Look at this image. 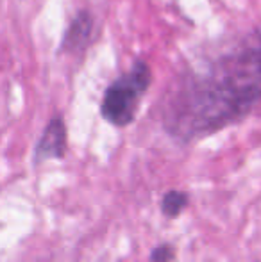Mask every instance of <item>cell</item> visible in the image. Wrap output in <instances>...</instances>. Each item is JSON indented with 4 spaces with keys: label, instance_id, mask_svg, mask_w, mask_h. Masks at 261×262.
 <instances>
[{
    "label": "cell",
    "instance_id": "cell-1",
    "mask_svg": "<svg viewBox=\"0 0 261 262\" xmlns=\"http://www.w3.org/2000/svg\"><path fill=\"white\" fill-rule=\"evenodd\" d=\"M261 98V31L204 72L186 75L168 95L165 127L181 139L216 130Z\"/></svg>",
    "mask_w": 261,
    "mask_h": 262
},
{
    "label": "cell",
    "instance_id": "cell-6",
    "mask_svg": "<svg viewBox=\"0 0 261 262\" xmlns=\"http://www.w3.org/2000/svg\"><path fill=\"white\" fill-rule=\"evenodd\" d=\"M175 255V250L172 245H159L150 252V260L152 262H170Z\"/></svg>",
    "mask_w": 261,
    "mask_h": 262
},
{
    "label": "cell",
    "instance_id": "cell-4",
    "mask_svg": "<svg viewBox=\"0 0 261 262\" xmlns=\"http://www.w3.org/2000/svg\"><path fill=\"white\" fill-rule=\"evenodd\" d=\"M91 29H93V18H91V14L86 13V11L77 14L65 34L63 50H72L73 52V50L84 49L91 36Z\"/></svg>",
    "mask_w": 261,
    "mask_h": 262
},
{
    "label": "cell",
    "instance_id": "cell-2",
    "mask_svg": "<svg viewBox=\"0 0 261 262\" xmlns=\"http://www.w3.org/2000/svg\"><path fill=\"white\" fill-rule=\"evenodd\" d=\"M152 73L147 62L138 61L127 73L109 84L102 98L101 113L108 123L115 127H127L132 123L139 100L149 90Z\"/></svg>",
    "mask_w": 261,
    "mask_h": 262
},
{
    "label": "cell",
    "instance_id": "cell-5",
    "mask_svg": "<svg viewBox=\"0 0 261 262\" xmlns=\"http://www.w3.org/2000/svg\"><path fill=\"white\" fill-rule=\"evenodd\" d=\"M188 205V194L185 191L170 189L163 194L161 200V212L167 217H177Z\"/></svg>",
    "mask_w": 261,
    "mask_h": 262
},
{
    "label": "cell",
    "instance_id": "cell-3",
    "mask_svg": "<svg viewBox=\"0 0 261 262\" xmlns=\"http://www.w3.org/2000/svg\"><path fill=\"white\" fill-rule=\"evenodd\" d=\"M66 154V127L61 116H54L43 130L34 150V161L45 162L49 159H63Z\"/></svg>",
    "mask_w": 261,
    "mask_h": 262
}]
</instances>
